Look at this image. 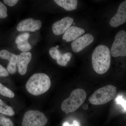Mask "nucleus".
<instances>
[{
	"mask_svg": "<svg viewBox=\"0 0 126 126\" xmlns=\"http://www.w3.org/2000/svg\"><path fill=\"white\" fill-rule=\"evenodd\" d=\"M116 93L115 86L107 85L96 90L89 97V101L93 105H103L112 100Z\"/></svg>",
	"mask_w": 126,
	"mask_h": 126,
	"instance_id": "20e7f679",
	"label": "nucleus"
},
{
	"mask_svg": "<svg viewBox=\"0 0 126 126\" xmlns=\"http://www.w3.org/2000/svg\"><path fill=\"white\" fill-rule=\"evenodd\" d=\"M7 9L5 5L0 1V19L5 18L7 16Z\"/></svg>",
	"mask_w": 126,
	"mask_h": 126,
	"instance_id": "412c9836",
	"label": "nucleus"
},
{
	"mask_svg": "<svg viewBox=\"0 0 126 126\" xmlns=\"http://www.w3.org/2000/svg\"><path fill=\"white\" fill-rule=\"evenodd\" d=\"M49 53L52 58L56 60L59 58L61 55V52L56 47L51 48L49 50Z\"/></svg>",
	"mask_w": 126,
	"mask_h": 126,
	"instance_id": "aec40b11",
	"label": "nucleus"
},
{
	"mask_svg": "<svg viewBox=\"0 0 126 126\" xmlns=\"http://www.w3.org/2000/svg\"><path fill=\"white\" fill-rule=\"evenodd\" d=\"M86 97V93L83 89L78 88L74 90L70 96L62 103L61 110L66 114L74 112L83 104Z\"/></svg>",
	"mask_w": 126,
	"mask_h": 126,
	"instance_id": "7ed1b4c3",
	"label": "nucleus"
},
{
	"mask_svg": "<svg viewBox=\"0 0 126 126\" xmlns=\"http://www.w3.org/2000/svg\"><path fill=\"white\" fill-rule=\"evenodd\" d=\"M31 59L32 54L30 52H22L19 55L16 65L18 72L21 75H24L26 73L28 64Z\"/></svg>",
	"mask_w": 126,
	"mask_h": 126,
	"instance_id": "f8f14e48",
	"label": "nucleus"
},
{
	"mask_svg": "<svg viewBox=\"0 0 126 126\" xmlns=\"http://www.w3.org/2000/svg\"><path fill=\"white\" fill-rule=\"evenodd\" d=\"M116 101L117 103L121 105L124 110L126 111V101L123 99L122 96H117L116 98Z\"/></svg>",
	"mask_w": 126,
	"mask_h": 126,
	"instance_id": "4be33fe9",
	"label": "nucleus"
},
{
	"mask_svg": "<svg viewBox=\"0 0 126 126\" xmlns=\"http://www.w3.org/2000/svg\"><path fill=\"white\" fill-rule=\"evenodd\" d=\"M63 126H80L79 122L77 120L73 121L72 124H70L68 122H65L63 123Z\"/></svg>",
	"mask_w": 126,
	"mask_h": 126,
	"instance_id": "b1692460",
	"label": "nucleus"
},
{
	"mask_svg": "<svg viewBox=\"0 0 126 126\" xmlns=\"http://www.w3.org/2000/svg\"><path fill=\"white\" fill-rule=\"evenodd\" d=\"M0 94L5 97L12 98L15 97L14 93L9 88L5 87L0 83Z\"/></svg>",
	"mask_w": 126,
	"mask_h": 126,
	"instance_id": "a211bd4d",
	"label": "nucleus"
},
{
	"mask_svg": "<svg viewBox=\"0 0 126 126\" xmlns=\"http://www.w3.org/2000/svg\"><path fill=\"white\" fill-rule=\"evenodd\" d=\"M126 22V0L119 5L116 14L110 20L109 24L113 27H118Z\"/></svg>",
	"mask_w": 126,
	"mask_h": 126,
	"instance_id": "1a4fd4ad",
	"label": "nucleus"
},
{
	"mask_svg": "<svg viewBox=\"0 0 126 126\" xmlns=\"http://www.w3.org/2000/svg\"><path fill=\"white\" fill-rule=\"evenodd\" d=\"M19 56V55H16L10 53L6 50H2L0 51V58L3 59L9 60L7 69L11 74H14L16 72V65Z\"/></svg>",
	"mask_w": 126,
	"mask_h": 126,
	"instance_id": "9b49d317",
	"label": "nucleus"
},
{
	"mask_svg": "<svg viewBox=\"0 0 126 126\" xmlns=\"http://www.w3.org/2000/svg\"><path fill=\"white\" fill-rule=\"evenodd\" d=\"M18 0H4V2L5 4L10 6H13L18 2Z\"/></svg>",
	"mask_w": 126,
	"mask_h": 126,
	"instance_id": "393cba45",
	"label": "nucleus"
},
{
	"mask_svg": "<svg viewBox=\"0 0 126 126\" xmlns=\"http://www.w3.org/2000/svg\"><path fill=\"white\" fill-rule=\"evenodd\" d=\"M84 33L85 31L82 28L75 26H71L65 32L63 39L66 40L67 42H70L75 40Z\"/></svg>",
	"mask_w": 126,
	"mask_h": 126,
	"instance_id": "ddd939ff",
	"label": "nucleus"
},
{
	"mask_svg": "<svg viewBox=\"0 0 126 126\" xmlns=\"http://www.w3.org/2000/svg\"><path fill=\"white\" fill-rule=\"evenodd\" d=\"M9 75V72L7 69L0 64V77H7Z\"/></svg>",
	"mask_w": 126,
	"mask_h": 126,
	"instance_id": "5701e85b",
	"label": "nucleus"
},
{
	"mask_svg": "<svg viewBox=\"0 0 126 126\" xmlns=\"http://www.w3.org/2000/svg\"><path fill=\"white\" fill-rule=\"evenodd\" d=\"M72 57V54L70 52L61 54L60 57L57 60V63L59 65L62 66H65L67 64Z\"/></svg>",
	"mask_w": 126,
	"mask_h": 126,
	"instance_id": "f3484780",
	"label": "nucleus"
},
{
	"mask_svg": "<svg viewBox=\"0 0 126 126\" xmlns=\"http://www.w3.org/2000/svg\"><path fill=\"white\" fill-rule=\"evenodd\" d=\"M51 81L49 77L42 73L35 74L27 81L26 88L27 92L34 96L43 94L49 89Z\"/></svg>",
	"mask_w": 126,
	"mask_h": 126,
	"instance_id": "f03ea898",
	"label": "nucleus"
},
{
	"mask_svg": "<svg viewBox=\"0 0 126 126\" xmlns=\"http://www.w3.org/2000/svg\"><path fill=\"white\" fill-rule=\"evenodd\" d=\"M0 126H14L13 122L9 118L0 114Z\"/></svg>",
	"mask_w": 126,
	"mask_h": 126,
	"instance_id": "6ab92c4d",
	"label": "nucleus"
},
{
	"mask_svg": "<svg viewBox=\"0 0 126 126\" xmlns=\"http://www.w3.org/2000/svg\"><path fill=\"white\" fill-rule=\"evenodd\" d=\"M42 23L40 20H34L33 18H27L21 21L16 27L18 31H27L34 32L41 27Z\"/></svg>",
	"mask_w": 126,
	"mask_h": 126,
	"instance_id": "0eeeda50",
	"label": "nucleus"
},
{
	"mask_svg": "<svg viewBox=\"0 0 126 126\" xmlns=\"http://www.w3.org/2000/svg\"><path fill=\"white\" fill-rule=\"evenodd\" d=\"M92 63L95 72L103 74L107 72L111 63V55L108 47L100 45L96 47L92 55Z\"/></svg>",
	"mask_w": 126,
	"mask_h": 126,
	"instance_id": "f257e3e1",
	"label": "nucleus"
},
{
	"mask_svg": "<svg viewBox=\"0 0 126 126\" xmlns=\"http://www.w3.org/2000/svg\"><path fill=\"white\" fill-rule=\"evenodd\" d=\"M73 21V18L67 16L56 21L52 25L53 33L57 35L63 34L70 27Z\"/></svg>",
	"mask_w": 126,
	"mask_h": 126,
	"instance_id": "9d476101",
	"label": "nucleus"
},
{
	"mask_svg": "<svg viewBox=\"0 0 126 126\" xmlns=\"http://www.w3.org/2000/svg\"><path fill=\"white\" fill-rule=\"evenodd\" d=\"M29 36V33H24L18 35L16 39L17 48L23 52H28L31 49V45L28 41Z\"/></svg>",
	"mask_w": 126,
	"mask_h": 126,
	"instance_id": "4468645a",
	"label": "nucleus"
},
{
	"mask_svg": "<svg viewBox=\"0 0 126 126\" xmlns=\"http://www.w3.org/2000/svg\"><path fill=\"white\" fill-rule=\"evenodd\" d=\"M0 113L7 116H13L15 115V112L12 107L7 106L0 99Z\"/></svg>",
	"mask_w": 126,
	"mask_h": 126,
	"instance_id": "dca6fc26",
	"label": "nucleus"
},
{
	"mask_svg": "<svg viewBox=\"0 0 126 126\" xmlns=\"http://www.w3.org/2000/svg\"><path fill=\"white\" fill-rule=\"evenodd\" d=\"M57 4L68 11L77 9L78 1L77 0H54Z\"/></svg>",
	"mask_w": 126,
	"mask_h": 126,
	"instance_id": "2eb2a0df",
	"label": "nucleus"
},
{
	"mask_svg": "<svg viewBox=\"0 0 126 126\" xmlns=\"http://www.w3.org/2000/svg\"><path fill=\"white\" fill-rule=\"evenodd\" d=\"M110 52L114 57L126 56V32L125 31H120L116 35Z\"/></svg>",
	"mask_w": 126,
	"mask_h": 126,
	"instance_id": "423d86ee",
	"label": "nucleus"
},
{
	"mask_svg": "<svg viewBox=\"0 0 126 126\" xmlns=\"http://www.w3.org/2000/svg\"><path fill=\"white\" fill-rule=\"evenodd\" d=\"M94 40V38L91 34H84L72 42L71 44L72 50L75 53L80 52L92 44Z\"/></svg>",
	"mask_w": 126,
	"mask_h": 126,
	"instance_id": "6e6552de",
	"label": "nucleus"
},
{
	"mask_svg": "<svg viewBox=\"0 0 126 126\" xmlns=\"http://www.w3.org/2000/svg\"><path fill=\"white\" fill-rule=\"evenodd\" d=\"M48 122L47 117L38 110H29L25 112L22 121V126H44Z\"/></svg>",
	"mask_w": 126,
	"mask_h": 126,
	"instance_id": "39448f33",
	"label": "nucleus"
}]
</instances>
